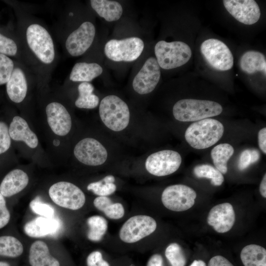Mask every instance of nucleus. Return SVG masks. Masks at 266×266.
<instances>
[{
	"mask_svg": "<svg viewBox=\"0 0 266 266\" xmlns=\"http://www.w3.org/2000/svg\"><path fill=\"white\" fill-rule=\"evenodd\" d=\"M224 132V126L220 121L206 118L191 124L185 131V138L192 147L203 149L216 143Z\"/></svg>",
	"mask_w": 266,
	"mask_h": 266,
	"instance_id": "f257e3e1",
	"label": "nucleus"
},
{
	"mask_svg": "<svg viewBox=\"0 0 266 266\" xmlns=\"http://www.w3.org/2000/svg\"><path fill=\"white\" fill-rule=\"evenodd\" d=\"M222 106L219 103L208 100L182 99L173 105V115L181 122H196L220 114Z\"/></svg>",
	"mask_w": 266,
	"mask_h": 266,
	"instance_id": "f03ea898",
	"label": "nucleus"
},
{
	"mask_svg": "<svg viewBox=\"0 0 266 266\" xmlns=\"http://www.w3.org/2000/svg\"><path fill=\"white\" fill-rule=\"evenodd\" d=\"M99 114L105 126L114 132L125 129L130 122L128 105L115 95H109L102 99L99 106Z\"/></svg>",
	"mask_w": 266,
	"mask_h": 266,
	"instance_id": "7ed1b4c3",
	"label": "nucleus"
},
{
	"mask_svg": "<svg viewBox=\"0 0 266 266\" xmlns=\"http://www.w3.org/2000/svg\"><path fill=\"white\" fill-rule=\"evenodd\" d=\"M154 51L160 67L164 69L184 65L189 61L192 53L190 46L180 41H159L155 45Z\"/></svg>",
	"mask_w": 266,
	"mask_h": 266,
	"instance_id": "20e7f679",
	"label": "nucleus"
},
{
	"mask_svg": "<svg viewBox=\"0 0 266 266\" xmlns=\"http://www.w3.org/2000/svg\"><path fill=\"white\" fill-rule=\"evenodd\" d=\"M48 194L55 204L71 210L80 209L86 201L85 195L81 189L67 181H59L52 185Z\"/></svg>",
	"mask_w": 266,
	"mask_h": 266,
	"instance_id": "39448f33",
	"label": "nucleus"
},
{
	"mask_svg": "<svg viewBox=\"0 0 266 266\" xmlns=\"http://www.w3.org/2000/svg\"><path fill=\"white\" fill-rule=\"evenodd\" d=\"M28 44L42 63L51 64L55 57V50L52 38L48 32L37 24L30 25L26 31Z\"/></svg>",
	"mask_w": 266,
	"mask_h": 266,
	"instance_id": "423d86ee",
	"label": "nucleus"
},
{
	"mask_svg": "<svg viewBox=\"0 0 266 266\" xmlns=\"http://www.w3.org/2000/svg\"><path fill=\"white\" fill-rule=\"evenodd\" d=\"M144 47L142 39L131 37L109 40L104 46V51L106 56L113 61L132 62L140 56Z\"/></svg>",
	"mask_w": 266,
	"mask_h": 266,
	"instance_id": "0eeeda50",
	"label": "nucleus"
},
{
	"mask_svg": "<svg viewBox=\"0 0 266 266\" xmlns=\"http://www.w3.org/2000/svg\"><path fill=\"white\" fill-rule=\"evenodd\" d=\"M200 51L208 64L216 70L227 71L233 66V54L227 45L220 40H205L201 44Z\"/></svg>",
	"mask_w": 266,
	"mask_h": 266,
	"instance_id": "6e6552de",
	"label": "nucleus"
},
{
	"mask_svg": "<svg viewBox=\"0 0 266 266\" xmlns=\"http://www.w3.org/2000/svg\"><path fill=\"white\" fill-rule=\"evenodd\" d=\"M156 228V221L151 216L135 215L123 224L119 231V237L125 243H135L152 233Z\"/></svg>",
	"mask_w": 266,
	"mask_h": 266,
	"instance_id": "1a4fd4ad",
	"label": "nucleus"
},
{
	"mask_svg": "<svg viewBox=\"0 0 266 266\" xmlns=\"http://www.w3.org/2000/svg\"><path fill=\"white\" fill-rule=\"evenodd\" d=\"M197 194L192 188L183 184L169 186L163 191L161 200L168 209L176 212L186 211L194 204Z\"/></svg>",
	"mask_w": 266,
	"mask_h": 266,
	"instance_id": "9d476101",
	"label": "nucleus"
},
{
	"mask_svg": "<svg viewBox=\"0 0 266 266\" xmlns=\"http://www.w3.org/2000/svg\"><path fill=\"white\" fill-rule=\"evenodd\" d=\"M182 162L181 155L176 151L164 150L152 153L146 159L147 171L157 176H164L175 172Z\"/></svg>",
	"mask_w": 266,
	"mask_h": 266,
	"instance_id": "9b49d317",
	"label": "nucleus"
},
{
	"mask_svg": "<svg viewBox=\"0 0 266 266\" xmlns=\"http://www.w3.org/2000/svg\"><path fill=\"white\" fill-rule=\"evenodd\" d=\"M73 154L80 163L90 166L104 164L108 153L106 148L98 140L86 137L80 140L75 146Z\"/></svg>",
	"mask_w": 266,
	"mask_h": 266,
	"instance_id": "f8f14e48",
	"label": "nucleus"
},
{
	"mask_svg": "<svg viewBox=\"0 0 266 266\" xmlns=\"http://www.w3.org/2000/svg\"><path fill=\"white\" fill-rule=\"evenodd\" d=\"M161 77L160 67L156 59L148 58L133 81V88L140 95L152 92L157 85Z\"/></svg>",
	"mask_w": 266,
	"mask_h": 266,
	"instance_id": "ddd939ff",
	"label": "nucleus"
},
{
	"mask_svg": "<svg viewBox=\"0 0 266 266\" xmlns=\"http://www.w3.org/2000/svg\"><path fill=\"white\" fill-rule=\"evenodd\" d=\"M95 33V28L92 23H83L66 40L65 45L68 53L74 57L84 54L92 44Z\"/></svg>",
	"mask_w": 266,
	"mask_h": 266,
	"instance_id": "4468645a",
	"label": "nucleus"
},
{
	"mask_svg": "<svg viewBox=\"0 0 266 266\" xmlns=\"http://www.w3.org/2000/svg\"><path fill=\"white\" fill-rule=\"evenodd\" d=\"M228 12L238 22L245 25H252L259 20L260 7L254 0H224Z\"/></svg>",
	"mask_w": 266,
	"mask_h": 266,
	"instance_id": "2eb2a0df",
	"label": "nucleus"
},
{
	"mask_svg": "<svg viewBox=\"0 0 266 266\" xmlns=\"http://www.w3.org/2000/svg\"><path fill=\"white\" fill-rule=\"evenodd\" d=\"M48 124L52 132L59 136H65L70 132L72 121L66 108L58 102H52L45 108Z\"/></svg>",
	"mask_w": 266,
	"mask_h": 266,
	"instance_id": "dca6fc26",
	"label": "nucleus"
},
{
	"mask_svg": "<svg viewBox=\"0 0 266 266\" xmlns=\"http://www.w3.org/2000/svg\"><path fill=\"white\" fill-rule=\"evenodd\" d=\"M235 215L232 205L228 202L217 204L208 213L207 222L218 233H225L233 227Z\"/></svg>",
	"mask_w": 266,
	"mask_h": 266,
	"instance_id": "f3484780",
	"label": "nucleus"
},
{
	"mask_svg": "<svg viewBox=\"0 0 266 266\" xmlns=\"http://www.w3.org/2000/svg\"><path fill=\"white\" fill-rule=\"evenodd\" d=\"M29 177L21 169L9 171L0 183V193L7 200L23 191L28 185Z\"/></svg>",
	"mask_w": 266,
	"mask_h": 266,
	"instance_id": "a211bd4d",
	"label": "nucleus"
},
{
	"mask_svg": "<svg viewBox=\"0 0 266 266\" xmlns=\"http://www.w3.org/2000/svg\"><path fill=\"white\" fill-rule=\"evenodd\" d=\"M9 133L11 139L23 141L31 148H35L38 145L36 135L31 130L27 121L20 116L13 118L9 126Z\"/></svg>",
	"mask_w": 266,
	"mask_h": 266,
	"instance_id": "6ab92c4d",
	"label": "nucleus"
},
{
	"mask_svg": "<svg viewBox=\"0 0 266 266\" xmlns=\"http://www.w3.org/2000/svg\"><path fill=\"white\" fill-rule=\"evenodd\" d=\"M29 262L31 266H60L59 261L51 255L47 243L37 240L30 246Z\"/></svg>",
	"mask_w": 266,
	"mask_h": 266,
	"instance_id": "aec40b11",
	"label": "nucleus"
},
{
	"mask_svg": "<svg viewBox=\"0 0 266 266\" xmlns=\"http://www.w3.org/2000/svg\"><path fill=\"white\" fill-rule=\"evenodd\" d=\"M7 94L11 101L20 103L25 98L27 89V82L23 70L19 68H14L12 74L6 83Z\"/></svg>",
	"mask_w": 266,
	"mask_h": 266,
	"instance_id": "412c9836",
	"label": "nucleus"
},
{
	"mask_svg": "<svg viewBox=\"0 0 266 266\" xmlns=\"http://www.w3.org/2000/svg\"><path fill=\"white\" fill-rule=\"evenodd\" d=\"M58 227V222L53 218L40 216L26 223L24 231L26 234L31 237L39 238L53 233Z\"/></svg>",
	"mask_w": 266,
	"mask_h": 266,
	"instance_id": "4be33fe9",
	"label": "nucleus"
},
{
	"mask_svg": "<svg viewBox=\"0 0 266 266\" xmlns=\"http://www.w3.org/2000/svg\"><path fill=\"white\" fill-rule=\"evenodd\" d=\"M239 65L241 69L246 73L251 74L261 71L266 75V58L260 52L254 50L245 52L240 58Z\"/></svg>",
	"mask_w": 266,
	"mask_h": 266,
	"instance_id": "5701e85b",
	"label": "nucleus"
},
{
	"mask_svg": "<svg viewBox=\"0 0 266 266\" xmlns=\"http://www.w3.org/2000/svg\"><path fill=\"white\" fill-rule=\"evenodd\" d=\"M93 9L101 17L108 22L119 20L123 13V8L117 1L109 0H91Z\"/></svg>",
	"mask_w": 266,
	"mask_h": 266,
	"instance_id": "b1692460",
	"label": "nucleus"
},
{
	"mask_svg": "<svg viewBox=\"0 0 266 266\" xmlns=\"http://www.w3.org/2000/svg\"><path fill=\"white\" fill-rule=\"evenodd\" d=\"M102 72V68L97 63L79 62L73 66L69 79L74 82H88L100 75Z\"/></svg>",
	"mask_w": 266,
	"mask_h": 266,
	"instance_id": "393cba45",
	"label": "nucleus"
},
{
	"mask_svg": "<svg viewBox=\"0 0 266 266\" xmlns=\"http://www.w3.org/2000/svg\"><path fill=\"white\" fill-rule=\"evenodd\" d=\"M24 252L21 241L15 235L9 233L0 234V257L16 258Z\"/></svg>",
	"mask_w": 266,
	"mask_h": 266,
	"instance_id": "a878e982",
	"label": "nucleus"
},
{
	"mask_svg": "<svg viewBox=\"0 0 266 266\" xmlns=\"http://www.w3.org/2000/svg\"><path fill=\"white\" fill-rule=\"evenodd\" d=\"M240 259L244 266H266V250L257 244L246 245L240 252Z\"/></svg>",
	"mask_w": 266,
	"mask_h": 266,
	"instance_id": "bb28decb",
	"label": "nucleus"
},
{
	"mask_svg": "<svg viewBox=\"0 0 266 266\" xmlns=\"http://www.w3.org/2000/svg\"><path fill=\"white\" fill-rule=\"evenodd\" d=\"M94 206L102 212L108 218L119 219L123 217L125 209L123 205L119 202H113L107 196H99L93 201Z\"/></svg>",
	"mask_w": 266,
	"mask_h": 266,
	"instance_id": "cd10ccee",
	"label": "nucleus"
},
{
	"mask_svg": "<svg viewBox=\"0 0 266 266\" xmlns=\"http://www.w3.org/2000/svg\"><path fill=\"white\" fill-rule=\"evenodd\" d=\"M234 153L233 147L228 143H221L211 151V157L215 167L222 173L228 171L227 163Z\"/></svg>",
	"mask_w": 266,
	"mask_h": 266,
	"instance_id": "c85d7f7f",
	"label": "nucleus"
},
{
	"mask_svg": "<svg viewBox=\"0 0 266 266\" xmlns=\"http://www.w3.org/2000/svg\"><path fill=\"white\" fill-rule=\"evenodd\" d=\"M94 86L89 82H82L78 87L79 97L75 102V106L80 108L93 109L99 103V98L93 94Z\"/></svg>",
	"mask_w": 266,
	"mask_h": 266,
	"instance_id": "c756f323",
	"label": "nucleus"
},
{
	"mask_svg": "<svg viewBox=\"0 0 266 266\" xmlns=\"http://www.w3.org/2000/svg\"><path fill=\"white\" fill-rule=\"evenodd\" d=\"M87 223L89 228L87 233L88 239L94 242L100 241L108 228L106 219L100 215H94L88 218Z\"/></svg>",
	"mask_w": 266,
	"mask_h": 266,
	"instance_id": "7c9ffc66",
	"label": "nucleus"
},
{
	"mask_svg": "<svg viewBox=\"0 0 266 266\" xmlns=\"http://www.w3.org/2000/svg\"><path fill=\"white\" fill-rule=\"evenodd\" d=\"M194 174L198 178H205L210 179L212 185L219 186L224 181L222 174L216 167L208 164L199 165L193 169Z\"/></svg>",
	"mask_w": 266,
	"mask_h": 266,
	"instance_id": "2f4dec72",
	"label": "nucleus"
},
{
	"mask_svg": "<svg viewBox=\"0 0 266 266\" xmlns=\"http://www.w3.org/2000/svg\"><path fill=\"white\" fill-rule=\"evenodd\" d=\"M114 181L113 176L107 175L102 180L90 183L87 189L97 196H107L114 193L116 190Z\"/></svg>",
	"mask_w": 266,
	"mask_h": 266,
	"instance_id": "473e14b6",
	"label": "nucleus"
},
{
	"mask_svg": "<svg viewBox=\"0 0 266 266\" xmlns=\"http://www.w3.org/2000/svg\"><path fill=\"white\" fill-rule=\"evenodd\" d=\"M165 254L171 266H185L186 264V258L183 250L177 243H172L168 245Z\"/></svg>",
	"mask_w": 266,
	"mask_h": 266,
	"instance_id": "72a5a7b5",
	"label": "nucleus"
},
{
	"mask_svg": "<svg viewBox=\"0 0 266 266\" xmlns=\"http://www.w3.org/2000/svg\"><path fill=\"white\" fill-rule=\"evenodd\" d=\"M260 158V153L257 149H245L240 154L238 161V168L240 170H243L250 165L257 162Z\"/></svg>",
	"mask_w": 266,
	"mask_h": 266,
	"instance_id": "f704fd0d",
	"label": "nucleus"
},
{
	"mask_svg": "<svg viewBox=\"0 0 266 266\" xmlns=\"http://www.w3.org/2000/svg\"><path fill=\"white\" fill-rule=\"evenodd\" d=\"M13 69V61L8 56L0 54V85L7 82Z\"/></svg>",
	"mask_w": 266,
	"mask_h": 266,
	"instance_id": "c9c22d12",
	"label": "nucleus"
},
{
	"mask_svg": "<svg viewBox=\"0 0 266 266\" xmlns=\"http://www.w3.org/2000/svg\"><path fill=\"white\" fill-rule=\"evenodd\" d=\"M32 210L40 216L53 218L54 216V210L49 204L43 203L39 200H34L30 204Z\"/></svg>",
	"mask_w": 266,
	"mask_h": 266,
	"instance_id": "e433bc0d",
	"label": "nucleus"
},
{
	"mask_svg": "<svg viewBox=\"0 0 266 266\" xmlns=\"http://www.w3.org/2000/svg\"><path fill=\"white\" fill-rule=\"evenodd\" d=\"M11 144L9 127L5 122L0 121V155L9 150Z\"/></svg>",
	"mask_w": 266,
	"mask_h": 266,
	"instance_id": "4c0bfd02",
	"label": "nucleus"
},
{
	"mask_svg": "<svg viewBox=\"0 0 266 266\" xmlns=\"http://www.w3.org/2000/svg\"><path fill=\"white\" fill-rule=\"evenodd\" d=\"M17 46L15 41L0 33V54L6 56H15Z\"/></svg>",
	"mask_w": 266,
	"mask_h": 266,
	"instance_id": "58836bf2",
	"label": "nucleus"
},
{
	"mask_svg": "<svg viewBox=\"0 0 266 266\" xmlns=\"http://www.w3.org/2000/svg\"><path fill=\"white\" fill-rule=\"evenodd\" d=\"M11 218V214L7 200L0 193V230L8 226Z\"/></svg>",
	"mask_w": 266,
	"mask_h": 266,
	"instance_id": "ea45409f",
	"label": "nucleus"
},
{
	"mask_svg": "<svg viewBox=\"0 0 266 266\" xmlns=\"http://www.w3.org/2000/svg\"><path fill=\"white\" fill-rule=\"evenodd\" d=\"M87 266H110L109 263L102 258V254L99 251L90 253L86 259Z\"/></svg>",
	"mask_w": 266,
	"mask_h": 266,
	"instance_id": "a19ab883",
	"label": "nucleus"
},
{
	"mask_svg": "<svg viewBox=\"0 0 266 266\" xmlns=\"http://www.w3.org/2000/svg\"><path fill=\"white\" fill-rule=\"evenodd\" d=\"M208 266H234L228 259L222 256L217 255L210 259Z\"/></svg>",
	"mask_w": 266,
	"mask_h": 266,
	"instance_id": "79ce46f5",
	"label": "nucleus"
},
{
	"mask_svg": "<svg viewBox=\"0 0 266 266\" xmlns=\"http://www.w3.org/2000/svg\"><path fill=\"white\" fill-rule=\"evenodd\" d=\"M258 143L261 151L266 153V128H264L260 130L258 133Z\"/></svg>",
	"mask_w": 266,
	"mask_h": 266,
	"instance_id": "37998d69",
	"label": "nucleus"
},
{
	"mask_svg": "<svg viewBox=\"0 0 266 266\" xmlns=\"http://www.w3.org/2000/svg\"><path fill=\"white\" fill-rule=\"evenodd\" d=\"M146 266H164L163 259L159 254H155L149 259Z\"/></svg>",
	"mask_w": 266,
	"mask_h": 266,
	"instance_id": "c03bdc74",
	"label": "nucleus"
},
{
	"mask_svg": "<svg viewBox=\"0 0 266 266\" xmlns=\"http://www.w3.org/2000/svg\"><path fill=\"white\" fill-rule=\"evenodd\" d=\"M260 193L262 196L266 198V174L265 173L260 185Z\"/></svg>",
	"mask_w": 266,
	"mask_h": 266,
	"instance_id": "a18cd8bd",
	"label": "nucleus"
},
{
	"mask_svg": "<svg viewBox=\"0 0 266 266\" xmlns=\"http://www.w3.org/2000/svg\"><path fill=\"white\" fill-rule=\"evenodd\" d=\"M190 266H206V265L202 260H195Z\"/></svg>",
	"mask_w": 266,
	"mask_h": 266,
	"instance_id": "49530a36",
	"label": "nucleus"
},
{
	"mask_svg": "<svg viewBox=\"0 0 266 266\" xmlns=\"http://www.w3.org/2000/svg\"><path fill=\"white\" fill-rule=\"evenodd\" d=\"M0 266H11L9 263L6 261H0Z\"/></svg>",
	"mask_w": 266,
	"mask_h": 266,
	"instance_id": "de8ad7c7",
	"label": "nucleus"
},
{
	"mask_svg": "<svg viewBox=\"0 0 266 266\" xmlns=\"http://www.w3.org/2000/svg\"><path fill=\"white\" fill-rule=\"evenodd\" d=\"M60 140H59L58 139H55L54 141H53V144L55 146H58L60 145Z\"/></svg>",
	"mask_w": 266,
	"mask_h": 266,
	"instance_id": "09e8293b",
	"label": "nucleus"
}]
</instances>
